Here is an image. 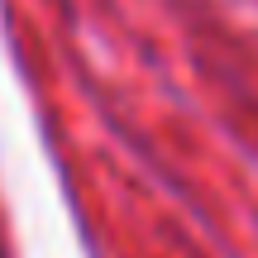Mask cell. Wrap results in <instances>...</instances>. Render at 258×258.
<instances>
[{"instance_id": "obj_1", "label": "cell", "mask_w": 258, "mask_h": 258, "mask_svg": "<svg viewBox=\"0 0 258 258\" xmlns=\"http://www.w3.org/2000/svg\"><path fill=\"white\" fill-rule=\"evenodd\" d=\"M0 258H10V253H5V239H0Z\"/></svg>"}]
</instances>
